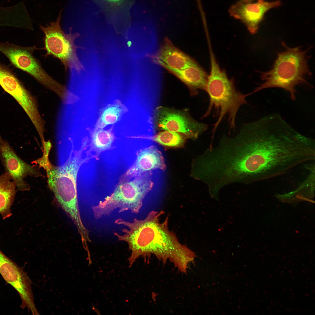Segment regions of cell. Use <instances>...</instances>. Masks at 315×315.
Returning a JSON list of instances; mask_svg holds the SVG:
<instances>
[{"instance_id": "obj_21", "label": "cell", "mask_w": 315, "mask_h": 315, "mask_svg": "<svg viewBox=\"0 0 315 315\" xmlns=\"http://www.w3.org/2000/svg\"><path fill=\"white\" fill-rule=\"evenodd\" d=\"M112 4H118L121 3L123 0H105Z\"/></svg>"}, {"instance_id": "obj_1", "label": "cell", "mask_w": 315, "mask_h": 315, "mask_svg": "<svg viewBox=\"0 0 315 315\" xmlns=\"http://www.w3.org/2000/svg\"><path fill=\"white\" fill-rule=\"evenodd\" d=\"M229 158L239 181L250 184L314 160L315 142L273 114L243 125L234 136Z\"/></svg>"}, {"instance_id": "obj_9", "label": "cell", "mask_w": 315, "mask_h": 315, "mask_svg": "<svg viewBox=\"0 0 315 315\" xmlns=\"http://www.w3.org/2000/svg\"><path fill=\"white\" fill-rule=\"evenodd\" d=\"M155 121L158 130L179 133L188 138H197L208 128L183 112L162 106L156 110Z\"/></svg>"}, {"instance_id": "obj_6", "label": "cell", "mask_w": 315, "mask_h": 315, "mask_svg": "<svg viewBox=\"0 0 315 315\" xmlns=\"http://www.w3.org/2000/svg\"><path fill=\"white\" fill-rule=\"evenodd\" d=\"M152 172H149L130 180L119 182L112 193L98 204L92 208L96 219L109 216L114 210L120 213L130 211L139 213L146 195L153 186Z\"/></svg>"}, {"instance_id": "obj_8", "label": "cell", "mask_w": 315, "mask_h": 315, "mask_svg": "<svg viewBox=\"0 0 315 315\" xmlns=\"http://www.w3.org/2000/svg\"><path fill=\"white\" fill-rule=\"evenodd\" d=\"M35 46L24 47L8 42H0V52L16 68L32 76L47 89L56 94L62 91L63 85L50 76L34 56Z\"/></svg>"}, {"instance_id": "obj_14", "label": "cell", "mask_w": 315, "mask_h": 315, "mask_svg": "<svg viewBox=\"0 0 315 315\" xmlns=\"http://www.w3.org/2000/svg\"><path fill=\"white\" fill-rule=\"evenodd\" d=\"M154 60L172 73L183 70L195 62L167 39L154 56Z\"/></svg>"}, {"instance_id": "obj_23", "label": "cell", "mask_w": 315, "mask_h": 315, "mask_svg": "<svg viewBox=\"0 0 315 315\" xmlns=\"http://www.w3.org/2000/svg\"><path fill=\"white\" fill-rule=\"evenodd\" d=\"M127 44H128V46H130V45H131V42H130V41L128 42Z\"/></svg>"}, {"instance_id": "obj_4", "label": "cell", "mask_w": 315, "mask_h": 315, "mask_svg": "<svg viewBox=\"0 0 315 315\" xmlns=\"http://www.w3.org/2000/svg\"><path fill=\"white\" fill-rule=\"evenodd\" d=\"M285 50L277 53L272 68L261 73L263 81L253 93L265 89L278 88L289 94L291 99H296V87L300 85H310L306 77L311 73L308 65L307 51L301 47L289 48L285 46Z\"/></svg>"}, {"instance_id": "obj_15", "label": "cell", "mask_w": 315, "mask_h": 315, "mask_svg": "<svg viewBox=\"0 0 315 315\" xmlns=\"http://www.w3.org/2000/svg\"><path fill=\"white\" fill-rule=\"evenodd\" d=\"M115 138L111 130L95 129L91 135L90 142L85 151L86 156H92L99 160L102 153L115 148L113 144Z\"/></svg>"}, {"instance_id": "obj_20", "label": "cell", "mask_w": 315, "mask_h": 315, "mask_svg": "<svg viewBox=\"0 0 315 315\" xmlns=\"http://www.w3.org/2000/svg\"><path fill=\"white\" fill-rule=\"evenodd\" d=\"M4 19V10L2 7L0 6V26Z\"/></svg>"}, {"instance_id": "obj_22", "label": "cell", "mask_w": 315, "mask_h": 315, "mask_svg": "<svg viewBox=\"0 0 315 315\" xmlns=\"http://www.w3.org/2000/svg\"><path fill=\"white\" fill-rule=\"evenodd\" d=\"M254 0H239L238 2L240 3H247L252 2Z\"/></svg>"}, {"instance_id": "obj_13", "label": "cell", "mask_w": 315, "mask_h": 315, "mask_svg": "<svg viewBox=\"0 0 315 315\" xmlns=\"http://www.w3.org/2000/svg\"><path fill=\"white\" fill-rule=\"evenodd\" d=\"M166 168L161 152L155 146H151L137 152L134 162L120 176L119 182L129 180L156 169L164 171Z\"/></svg>"}, {"instance_id": "obj_19", "label": "cell", "mask_w": 315, "mask_h": 315, "mask_svg": "<svg viewBox=\"0 0 315 315\" xmlns=\"http://www.w3.org/2000/svg\"><path fill=\"white\" fill-rule=\"evenodd\" d=\"M187 138L183 134L168 131L161 132L152 138L154 141L161 145L174 148L183 147Z\"/></svg>"}, {"instance_id": "obj_11", "label": "cell", "mask_w": 315, "mask_h": 315, "mask_svg": "<svg viewBox=\"0 0 315 315\" xmlns=\"http://www.w3.org/2000/svg\"><path fill=\"white\" fill-rule=\"evenodd\" d=\"M0 160L5 172L10 176L17 190L21 191L28 190L30 186L25 180L27 176L40 175L36 168L21 159L6 140L0 134Z\"/></svg>"}, {"instance_id": "obj_24", "label": "cell", "mask_w": 315, "mask_h": 315, "mask_svg": "<svg viewBox=\"0 0 315 315\" xmlns=\"http://www.w3.org/2000/svg\"><path fill=\"white\" fill-rule=\"evenodd\" d=\"M10 0H7V1L8 2Z\"/></svg>"}, {"instance_id": "obj_12", "label": "cell", "mask_w": 315, "mask_h": 315, "mask_svg": "<svg viewBox=\"0 0 315 315\" xmlns=\"http://www.w3.org/2000/svg\"><path fill=\"white\" fill-rule=\"evenodd\" d=\"M279 0L269 2L258 0L257 2H237L229 10L231 16L241 20L252 34L256 33L260 23L264 19L265 13L272 8L280 6Z\"/></svg>"}, {"instance_id": "obj_10", "label": "cell", "mask_w": 315, "mask_h": 315, "mask_svg": "<svg viewBox=\"0 0 315 315\" xmlns=\"http://www.w3.org/2000/svg\"><path fill=\"white\" fill-rule=\"evenodd\" d=\"M0 274L17 291L21 299V306L27 307L33 315L39 313L35 304L31 281L23 269L6 256L0 250Z\"/></svg>"}, {"instance_id": "obj_17", "label": "cell", "mask_w": 315, "mask_h": 315, "mask_svg": "<svg viewBox=\"0 0 315 315\" xmlns=\"http://www.w3.org/2000/svg\"><path fill=\"white\" fill-rule=\"evenodd\" d=\"M172 73L194 92L205 89L208 75L196 62L183 70Z\"/></svg>"}, {"instance_id": "obj_7", "label": "cell", "mask_w": 315, "mask_h": 315, "mask_svg": "<svg viewBox=\"0 0 315 315\" xmlns=\"http://www.w3.org/2000/svg\"><path fill=\"white\" fill-rule=\"evenodd\" d=\"M61 13L55 22L46 27L40 26L45 35L44 49L46 51L44 55H52L59 59L63 65L65 70L68 68L74 69L78 73L85 69L78 57L77 50L84 47L76 45L75 41L80 36L79 34L73 33L72 28L66 34L62 30L60 24Z\"/></svg>"}, {"instance_id": "obj_3", "label": "cell", "mask_w": 315, "mask_h": 315, "mask_svg": "<svg viewBox=\"0 0 315 315\" xmlns=\"http://www.w3.org/2000/svg\"><path fill=\"white\" fill-rule=\"evenodd\" d=\"M69 145V154L59 166H55L50 163L49 153L47 152H44L43 156L36 162L46 170L49 187L59 203L76 224L79 225L82 222L78 206V174L82 166L92 158L83 156L85 150L83 148L76 149L73 145Z\"/></svg>"}, {"instance_id": "obj_2", "label": "cell", "mask_w": 315, "mask_h": 315, "mask_svg": "<svg viewBox=\"0 0 315 315\" xmlns=\"http://www.w3.org/2000/svg\"><path fill=\"white\" fill-rule=\"evenodd\" d=\"M162 210L152 211L143 220L135 218L130 222L121 218L115 220L118 225L126 227L123 234L114 232L118 240L126 242L131 255L128 260L130 266L139 257L145 261L152 255L163 263L168 260L182 273H186L189 265L196 256L186 245L179 241L175 233L169 229V216L162 222Z\"/></svg>"}, {"instance_id": "obj_18", "label": "cell", "mask_w": 315, "mask_h": 315, "mask_svg": "<svg viewBox=\"0 0 315 315\" xmlns=\"http://www.w3.org/2000/svg\"><path fill=\"white\" fill-rule=\"evenodd\" d=\"M126 109L119 102L108 105L102 111L95 129H103L109 125L116 123L120 119Z\"/></svg>"}, {"instance_id": "obj_5", "label": "cell", "mask_w": 315, "mask_h": 315, "mask_svg": "<svg viewBox=\"0 0 315 315\" xmlns=\"http://www.w3.org/2000/svg\"><path fill=\"white\" fill-rule=\"evenodd\" d=\"M209 50L211 71L205 90L209 96V103L204 116L214 112L218 117L213 129L214 133L226 116L230 128L234 129L238 110L247 102L246 96L237 90L233 80L229 79L225 72L220 69L211 49Z\"/></svg>"}, {"instance_id": "obj_16", "label": "cell", "mask_w": 315, "mask_h": 315, "mask_svg": "<svg viewBox=\"0 0 315 315\" xmlns=\"http://www.w3.org/2000/svg\"><path fill=\"white\" fill-rule=\"evenodd\" d=\"M17 190L7 173L5 172L0 175V215L3 220L12 215L11 207Z\"/></svg>"}]
</instances>
